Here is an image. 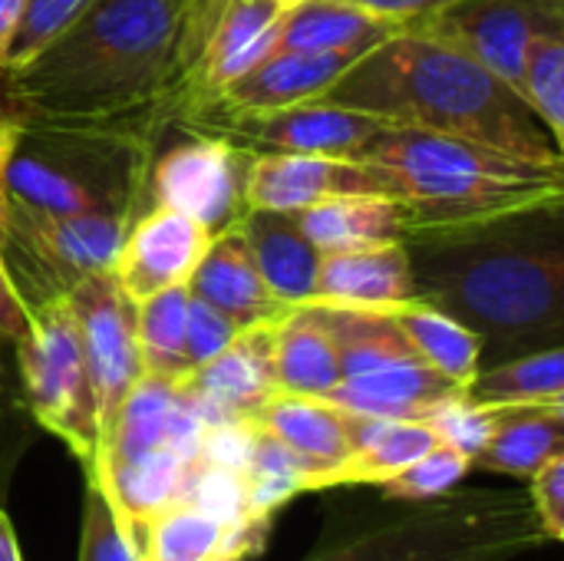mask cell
Returning <instances> with one entry per match:
<instances>
[{
  "label": "cell",
  "mask_w": 564,
  "mask_h": 561,
  "mask_svg": "<svg viewBox=\"0 0 564 561\" xmlns=\"http://www.w3.org/2000/svg\"><path fill=\"white\" fill-rule=\"evenodd\" d=\"M241 327L221 314L218 308H212L208 301L202 298H188V317H185V357H188V370L202 367L205 360H212L215 354H221L231 337L238 334Z\"/></svg>",
  "instance_id": "d590c367"
},
{
  "label": "cell",
  "mask_w": 564,
  "mask_h": 561,
  "mask_svg": "<svg viewBox=\"0 0 564 561\" xmlns=\"http://www.w3.org/2000/svg\"><path fill=\"white\" fill-rule=\"evenodd\" d=\"M13 357L23 400L36 427L63 440L79 460L83 479L93 483L99 460V420L69 294H56L30 308V331L13 344Z\"/></svg>",
  "instance_id": "52a82bcc"
},
{
  "label": "cell",
  "mask_w": 564,
  "mask_h": 561,
  "mask_svg": "<svg viewBox=\"0 0 564 561\" xmlns=\"http://www.w3.org/2000/svg\"><path fill=\"white\" fill-rule=\"evenodd\" d=\"M321 99L387 126L453 136L542 169H562V149L512 86L413 26L367 50Z\"/></svg>",
  "instance_id": "3957f363"
},
{
  "label": "cell",
  "mask_w": 564,
  "mask_h": 561,
  "mask_svg": "<svg viewBox=\"0 0 564 561\" xmlns=\"http://www.w3.org/2000/svg\"><path fill=\"white\" fill-rule=\"evenodd\" d=\"M251 149L221 132H188L152 152L145 205L182 212L212 235L235 225L245 208V172Z\"/></svg>",
  "instance_id": "ba28073f"
},
{
  "label": "cell",
  "mask_w": 564,
  "mask_h": 561,
  "mask_svg": "<svg viewBox=\"0 0 564 561\" xmlns=\"http://www.w3.org/2000/svg\"><path fill=\"white\" fill-rule=\"evenodd\" d=\"M208 245L212 231L205 225L182 212L149 205L129 225L109 274L119 291L139 304L159 291L188 284Z\"/></svg>",
  "instance_id": "4fadbf2b"
},
{
  "label": "cell",
  "mask_w": 564,
  "mask_h": 561,
  "mask_svg": "<svg viewBox=\"0 0 564 561\" xmlns=\"http://www.w3.org/2000/svg\"><path fill=\"white\" fill-rule=\"evenodd\" d=\"M278 3H284V7H294V3H301V0H278Z\"/></svg>",
  "instance_id": "ee69618b"
},
{
  "label": "cell",
  "mask_w": 564,
  "mask_h": 561,
  "mask_svg": "<svg viewBox=\"0 0 564 561\" xmlns=\"http://www.w3.org/2000/svg\"><path fill=\"white\" fill-rule=\"evenodd\" d=\"M519 96L539 116L552 142L564 145V33H539L522 63Z\"/></svg>",
  "instance_id": "4dcf8cb0"
},
{
  "label": "cell",
  "mask_w": 564,
  "mask_h": 561,
  "mask_svg": "<svg viewBox=\"0 0 564 561\" xmlns=\"http://www.w3.org/2000/svg\"><path fill=\"white\" fill-rule=\"evenodd\" d=\"M562 205L446 235L406 238L416 294L466 324L482 360L562 347Z\"/></svg>",
  "instance_id": "7a4b0ae2"
},
{
  "label": "cell",
  "mask_w": 564,
  "mask_h": 561,
  "mask_svg": "<svg viewBox=\"0 0 564 561\" xmlns=\"http://www.w3.org/2000/svg\"><path fill=\"white\" fill-rule=\"evenodd\" d=\"M350 413V410H347ZM440 443L426 420H380L350 413V453L334 470L311 479L307 493L337 486H380Z\"/></svg>",
  "instance_id": "d6986e66"
},
{
  "label": "cell",
  "mask_w": 564,
  "mask_h": 561,
  "mask_svg": "<svg viewBox=\"0 0 564 561\" xmlns=\"http://www.w3.org/2000/svg\"><path fill=\"white\" fill-rule=\"evenodd\" d=\"M436 436L469 456H476L482 450V443L489 440V430H492V407H479L473 400L456 397L449 403H443L430 420H426Z\"/></svg>",
  "instance_id": "e575fe53"
},
{
  "label": "cell",
  "mask_w": 564,
  "mask_h": 561,
  "mask_svg": "<svg viewBox=\"0 0 564 561\" xmlns=\"http://www.w3.org/2000/svg\"><path fill=\"white\" fill-rule=\"evenodd\" d=\"M340 195H383L393 185L383 169L364 159L304 155V152H251L245 172L248 212H304L317 202ZM397 202V198H393Z\"/></svg>",
  "instance_id": "8fae6325"
},
{
  "label": "cell",
  "mask_w": 564,
  "mask_h": 561,
  "mask_svg": "<svg viewBox=\"0 0 564 561\" xmlns=\"http://www.w3.org/2000/svg\"><path fill=\"white\" fill-rule=\"evenodd\" d=\"M0 561H23L17 532H13V522H10V516H7L3 506H0Z\"/></svg>",
  "instance_id": "b9f144b4"
},
{
  "label": "cell",
  "mask_w": 564,
  "mask_h": 561,
  "mask_svg": "<svg viewBox=\"0 0 564 561\" xmlns=\"http://www.w3.org/2000/svg\"><path fill=\"white\" fill-rule=\"evenodd\" d=\"M529 483H532V489L525 496H529L545 536L555 546L564 539V453L549 460Z\"/></svg>",
  "instance_id": "8d00e7d4"
},
{
  "label": "cell",
  "mask_w": 564,
  "mask_h": 561,
  "mask_svg": "<svg viewBox=\"0 0 564 561\" xmlns=\"http://www.w3.org/2000/svg\"><path fill=\"white\" fill-rule=\"evenodd\" d=\"M26 331H30V308L0 258V337L10 344H20Z\"/></svg>",
  "instance_id": "ab89813d"
},
{
  "label": "cell",
  "mask_w": 564,
  "mask_h": 561,
  "mask_svg": "<svg viewBox=\"0 0 564 561\" xmlns=\"http://www.w3.org/2000/svg\"><path fill=\"white\" fill-rule=\"evenodd\" d=\"M155 139L129 126H73L26 119L10 169L13 212L76 218L96 212H145Z\"/></svg>",
  "instance_id": "5b68a950"
},
{
  "label": "cell",
  "mask_w": 564,
  "mask_h": 561,
  "mask_svg": "<svg viewBox=\"0 0 564 561\" xmlns=\"http://www.w3.org/2000/svg\"><path fill=\"white\" fill-rule=\"evenodd\" d=\"M182 3H192V0H182Z\"/></svg>",
  "instance_id": "f6af8a7d"
},
{
  "label": "cell",
  "mask_w": 564,
  "mask_h": 561,
  "mask_svg": "<svg viewBox=\"0 0 564 561\" xmlns=\"http://www.w3.org/2000/svg\"><path fill=\"white\" fill-rule=\"evenodd\" d=\"M76 561H135V549L99 486L86 483Z\"/></svg>",
  "instance_id": "d6a6232c"
},
{
  "label": "cell",
  "mask_w": 564,
  "mask_h": 561,
  "mask_svg": "<svg viewBox=\"0 0 564 561\" xmlns=\"http://www.w3.org/2000/svg\"><path fill=\"white\" fill-rule=\"evenodd\" d=\"M271 360L278 393L327 397L340 384L337 341L314 304L291 308L278 317Z\"/></svg>",
  "instance_id": "603a6c76"
},
{
  "label": "cell",
  "mask_w": 564,
  "mask_h": 561,
  "mask_svg": "<svg viewBox=\"0 0 564 561\" xmlns=\"http://www.w3.org/2000/svg\"><path fill=\"white\" fill-rule=\"evenodd\" d=\"M463 397V387L426 367L420 357L403 360L373 374L344 377L327 400L360 413V417H380V420H430L443 403Z\"/></svg>",
  "instance_id": "ffe728a7"
},
{
  "label": "cell",
  "mask_w": 564,
  "mask_h": 561,
  "mask_svg": "<svg viewBox=\"0 0 564 561\" xmlns=\"http://www.w3.org/2000/svg\"><path fill=\"white\" fill-rule=\"evenodd\" d=\"M188 298H192L188 284H178L135 304V344L145 374L165 380H182L188 374V357H185Z\"/></svg>",
  "instance_id": "f1b7e54d"
},
{
  "label": "cell",
  "mask_w": 564,
  "mask_h": 561,
  "mask_svg": "<svg viewBox=\"0 0 564 561\" xmlns=\"http://www.w3.org/2000/svg\"><path fill=\"white\" fill-rule=\"evenodd\" d=\"M241 228L271 294L288 308L311 304L321 251L307 241L297 218L291 212H245Z\"/></svg>",
  "instance_id": "7402d4cb"
},
{
  "label": "cell",
  "mask_w": 564,
  "mask_h": 561,
  "mask_svg": "<svg viewBox=\"0 0 564 561\" xmlns=\"http://www.w3.org/2000/svg\"><path fill=\"white\" fill-rule=\"evenodd\" d=\"M251 423L304 463V493L311 489V479L334 470L350 453V413L327 397L274 393Z\"/></svg>",
  "instance_id": "ac0fdd59"
},
{
  "label": "cell",
  "mask_w": 564,
  "mask_h": 561,
  "mask_svg": "<svg viewBox=\"0 0 564 561\" xmlns=\"http://www.w3.org/2000/svg\"><path fill=\"white\" fill-rule=\"evenodd\" d=\"M350 7H360L380 20H390L397 26H420L423 20L443 13L446 7L459 3V0H344Z\"/></svg>",
  "instance_id": "f35d334b"
},
{
  "label": "cell",
  "mask_w": 564,
  "mask_h": 561,
  "mask_svg": "<svg viewBox=\"0 0 564 561\" xmlns=\"http://www.w3.org/2000/svg\"><path fill=\"white\" fill-rule=\"evenodd\" d=\"M188 291L195 298L208 301L212 308H218L221 314H228L238 327L278 321L284 311H291L264 284V278L254 265L251 245L245 238L241 218L212 235V245L202 255V261L188 281Z\"/></svg>",
  "instance_id": "e0dca14e"
},
{
  "label": "cell",
  "mask_w": 564,
  "mask_h": 561,
  "mask_svg": "<svg viewBox=\"0 0 564 561\" xmlns=\"http://www.w3.org/2000/svg\"><path fill=\"white\" fill-rule=\"evenodd\" d=\"M205 561H245V555H241V552H231V549H221V552L208 555Z\"/></svg>",
  "instance_id": "7bdbcfd3"
},
{
  "label": "cell",
  "mask_w": 564,
  "mask_h": 561,
  "mask_svg": "<svg viewBox=\"0 0 564 561\" xmlns=\"http://www.w3.org/2000/svg\"><path fill=\"white\" fill-rule=\"evenodd\" d=\"M294 218L321 255L393 245V241H406L410 235L403 205L383 195L327 198L297 212Z\"/></svg>",
  "instance_id": "cb8c5ba5"
},
{
  "label": "cell",
  "mask_w": 564,
  "mask_h": 561,
  "mask_svg": "<svg viewBox=\"0 0 564 561\" xmlns=\"http://www.w3.org/2000/svg\"><path fill=\"white\" fill-rule=\"evenodd\" d=\"M86 3L89 0H26L7 50V69H17L33 60L56 33H63L86 10Z\"/></svg>",
  "instance_id": "836d02e7"
},
{
  "label": "cell",
  "mask_w": 564,
  "mask_h": 561,
  "mask_svg": "<svg viewBox=\"0 0 564 561\" xmlns=\"http://www.w3.org/2000/svg\"><path fill=\"white\" fill-rule=\"evenodd\" d=\"M364 162L387 172L406 215V238L466 231L564 202V169L406 126H387Z\"/></svg>",
  "instance_id": "277c9868"
},
{
  "label": "cell",
  "mask_w": 564,
  "mask_h": 561,
  "mask_svg": "<svg viewBox=\"0 0 564 561\" xmlns=\"http://www.w3.org/2000/svg\"><path fill=\"white\" fill-rule=\"evenodd\" d=\"M387 314L393 317V324L403 331V337L410 341V347L426 367H433L436 374H443L463 390L469 387V380L482 367V344L466 324H459L456 317H449L446 311L433 308L423 298L397 304Z\"/></svg>",
  "instance_id": "484cf974"
},
{
  "label": "cell",
  "mask_w": 564,
  "mask_h": 561,
  "mask_svg": "<svg viewBox=\"0 0 564 561\" xmlns=\"http://www.w3.org/2000/svg\"><path fill=\"white\" fill-rule=\"evenodd\" d=\"M397 26L390 20H380L360 7H350L344 0H301L284 10L281 20V36L274 53L284 50H304V53H321V50H354L367 53L387 36H393Z\"/></svg>",
  "instance_id": "d4e9b609"
},
{
  "label": "cell",
  "mask_w": 564,
  "mask_h": 561,
  "mask_svg": "<svg viewBox=\"0 0 564 561\" xmlns=\"http://www.w3.org/2000/svg\"><path fill=\"white\" fill-rule=\"evenodd\" d=\"M413 30L473 56L519 93L529 43L564 33V0H459Z\"/></svg>",
  "instance_id": "30bf717a"
},
{
  "label": "cell",
  "mask_w": 564,
  "mask_h": 561,
  "mask_svg": "<svg viewBox=\"0 0 564 561\" xmlns=\"http://www.w3.org/2000/svg\"><path fill=\"white\" fill-rule=\"evenodd\" d=\"M463 393L479 407L564 403V350L545 347L479 367Z\"/></svg>",
  "instance_id": "83f0119b"
},
{
  "label": "cell",
  "mask_w": 564,
  "mask_h": 561,
  "mask_svg": "<svg viewBox=\"0 0 564 561\" xmlns=\"http://www.w3.org/2000/svg\"><path fill=\"white\" fill-rule=\"evenodd\" d=\"M469 473H473V456L440 440L416 463H410L397 476L383 479L380 496H383V503H400V506L403 503H430V499H440V496H449L453 489H459Z\"/></svg>",
  "instance_id": "1f68e13d"
},
{
  "label": "cell",
  "mask_w": 564,
  "mask_h": 561,
  "mask_svg": "<svg viewBox=\"0 0 564 561\" xmlns=\"http://www.w3.org/2000/svg\"><path fill=\"white\" fill-rule=\"evenodd\" d=\"M23 3H26V0H0V76H3V69H7V50H10L13 33H17Z\"/></svg>",
  "instance_id": "60d3db41"
},
{
  "label": "cell",
  "mask_w": 564,
  "mask_h": 561,
  "mask_svg": "<svg viewBox=\"0 0 564 561\" xmlns=\"http://www.w3.org/2000/svg\"><path fill=\"white\" fill-rule=\"evenodd\" d=\"M364 53L354 50H321V53H304V50H284L264 56L258 66L241 73L235 83H228L212 109L202 116V122L218 126L225 119H241V116H258V112H274L288 109L297 103L321 99Z\"/></svg>",
  "instance_id": "9a60e30c"
},
{
  "label": "cell",
  "mask_w": 564,
  "mask_h": 561,
  "mask_svg": "<svg viewBox=\"0 0 564 561\" xmlns=\"http://www.w3.org/2000/svg\"><path fill=\"white\" fill-rule=\"evenodd\" d=\"M182 0H89L33 60L3 73L26 119L73 126H129L159 142L178 122L188 66Z\"/></svg>",
  "instance_id": "6da1fadb"
},
{
  "label": "cell",
  "mask_w": 564,
  "mask_h": 561,
  "mask_svg": "<svg viewBox=\"0 0 564 561\" xmlns=\"http://www.w3.org/2000/svg\"><path fill=\"white\" fill-rule=\"evenodd\" d=\"M564 453V403L492 407V430L473 456V470L532 479Z\"/></svg>",
  "instance_id": "44dd1931"
},
{
  "label": "cell",
  "mask_w": 564,
  "mask_h": 561,
  "mask_svg": "<svg viewBox=\"0 0 564 561\" xmlns=\"http://www.w3.org/2000/svg\"><path fill=\"white\" fill-rule=\"evenodd\" d=\"M40 427L23 400L13 344L0 337V506H7L23 460L33 453Z\"/></svg>",
  "instance_id": "f546056e"
},
{
  "label": "cell",
  "mask_w": 564,
  "mask_h": 561,
  "mask_svg": "<svg viewBox=\"0 0 564 561\" xmlns=\"http://www.w3.org/2000/svg\"><path fill=\"white\" fill-rule=\"evenodd\" d=\"M403 506L387 522L321 542L304 561H519L552 546L525 493L453 489Z\"/></svg>",
  "instance_id": "8992f818"
},
{
  "label": "cell",
  "mask_w": 564,
  "mask_h": 561,
  "mask_svg": "<svg viewBox=\"0 0 564 561\" xmlns=\"http://www.w3.org/2000/svg\"><path fill=\"white\" fill-rule=\"evenodd\" d=\"M235 526L208 516L195 503L175 499L129 529L135 561H205L235 539Z\"/></svg>",
  "instance_id": "4316f807"
},
{
  "label": "cell",
  "mask_w": 564,
  "mask_h": 561,
  "mask_svg": "<svg viewBox=\"0 0 564 561\" xmlns=\"http://www.w3.org/2000/svg\"><path fill=\"white\" fill-rule=\"evenodd\" d=\"M274 324L278 321L241 327L221 354H215L178 380L185 397L205 417V423L251 420L278 393L271 360Z\"/></svg>",
  "instance_id": "5bb4252c"
},
{
  "label": "cell",
  "mask_w": 564,
  "mask_h": 561,
  "mask_svg": "<svg viewBox=\"0 0 564 561\" xmlns=\"http://www.w3.org/2000/svg\"><path fill=\"white\" fill-rule=\"evenodd\" d=\"M26 126V116L23 109L13 103V96L7 93L3 86V76H0V248L7 241V215H10V198H7V169H10V159H13V149H17V139Z\"/></svg>",
  "instance_id": "74e56055"
},
{
  "label": "cell",
  "mask_w": 564,
  "mask_h": 561,
  "mask_svg": "<svg viewBox=\"0 0 564 561\" xmlns=\"http://www.w3.org/2000/svg\"><path fill=\"white\" fill-rule=\"evenodd\" d=\"M383 129L387 122L327 99H311L288 109L225 119L212 126V132H221L251 152H304L334 159H364V152Z\"/></svg>",
  "instance_id": "7c38bea8"
},
{
  "label": "cell",
  "mask_w": 564,
  "mask_h": 561,
  "mask_svg": "<svg viewBox=\"0 0 564 561\" xmlns=\"http://www.w3.org/2000/svg\"><path fill=\"white\" fill-rule=\"evenodd\" d=\"M420 298L413 281L410 251L403 241L321 255L317 284L311 304L324 308H364V311H390Z\"/></svg>",
  "instance_id": "2e32d148"
},
{
  "label": "cell",
  "mask_w": 564,
  "mask_h": 561,
  "mask_svg": "<svg viewBox=\"0 0 564 561\" xmlns=\"http://www.w3.org/2000/svg\"><path fill=\"white\" fill-rule=\"evenodd\" d=\"M69 304L79 324L86 370L96 397L99 450L112 433L122 400L145 374L135 344V304L119 291L109 271L89 274L69 288ZM99 463V460H96ZM96 479V476H93Z\"/></svg>",
  "instance_id": "9c48e42d"
}]
</instances>
